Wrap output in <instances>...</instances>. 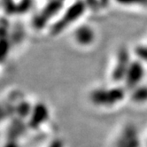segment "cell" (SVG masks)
Instances as JSON below:
<instances>
[{
    "label": "cell",
    "instance_id": "obj_1",
    "mask_svg": "<svg viewBox=\"0 0 147 147\" xmlns=\"http://www.w3.org/2000/svg\"><path fill=\"white\" fill-rule=\"evenodd\" d=\"M123 90L118 88L114 89H101L95 90L91 95L92 99L99 104L116 103L123 98Z\"/></svg>",
    "mask_w": 147,
    "mask_h": 147
},
{
    "label": "cell",
    "instance_id": "obj_2",
    "mask_svg": "<svg viewBox=\"0 0 147 147\" xmlns=\"http://www.w3.org/2000/svg\"><path fill=\"white\" fill-rule=\"evenodd\" d=\"M85 10V5L82 2H77L73 5L68 10L67 13L61 18V20L56 25V31H61L65 27H67L71 23L75 22L76 20L80 18Z\"/></svg>",
    "mask_w": 147,
    "mask_h": 147
},
{
    "label": "cell",
    "instance_id": "obj_3",
    "mask_svg": "<svg viewBox=\"0 0 147 147\" xmlns=\"http://www.w3.org/2000/svg\"><path fill=\"white\" fill-rule=\"evenodd\" d=\"M130 60L128 55V52L125 50H122L118 54V59L116 61V65H115L113 72V80H121L125 78L126 74H127L129 66H130Z\"/></svg>",
    "mask_w": 147,
    "mask_h": 147
},
{
    "label": "cell",
    "instance_id": "obj_4",
    "mask_svg": "<svg viewBox=\"0 0 147 147\" xmlns=\"http://www.w3.org/2000/svg\"><path fill=\"white\" fill-rule=\"evenodd\" d=\"M144 68L142 67V65L138 62H132L125 76V81L127 85L129 87H135L136 85H138L140 82V81L142 80L143 76H144Z\"/></svg>",
    "mask_w": 147,
    "mask_h": 147
},
{
    "label": "cell",
    "instance_id": "obj_5",
    "mask_svg": "<svg viewBox=\"0 0 147 147\" xmlns=\"http://www.w3.org/2000/svg\"><path fill=\"white\" fill-rule=\"evenodd\" d=\"M75 37L78 44L82 45H89L95 38V34L90 27L82 26L76 31Z\"/></svg>",
    "mask_w": 147,
    "mask_h": 147
},
{
    "label": "cell",
    "instance_id": "obj_6",
    "mask_svg": "<svg viewBox=\"0 0 147 147\" xmlns=\"http://www.w3.org/2000/svg\"><path fill=\"white\" fill-rule=\"evenodd\" d=\"M125 5H147V0H116Z\"/></svg>",
    "mask_w": 147,
    "mask_h": 147
},
{
    "label": "cell",
    "instance_id": "obj_7",
    "mask_svg": "<svg viewBox=\"0 0 147 147\" xmlns=\"http://www.w3.org/2000/svg\"><path fill=\"white\" fill-rule=\"evenodd\" d=\"M3 147H20V146L15 139H10L4 144Z\"/></svg>",
    "mask_w": 147,
    "mask_h": 147
},
{
    "label": "cell",
    "instance_id": "obj_8",
    "mask_svg": "<svg viewBox=\"0 0 147 147\" xmlns=\"http://www.w3.org/2000/svg\"><path fill=\"white\" fill-rule=\"evenodd\" d=\"M138 53L140 55V57H142L144 59H146L147 60V46L146 47H144L142 49H140L138 51Z\"/></svg>",
    "mask_w": 147,
    "mask_h": 147
}]
</instances>
